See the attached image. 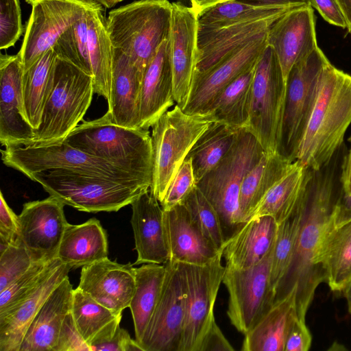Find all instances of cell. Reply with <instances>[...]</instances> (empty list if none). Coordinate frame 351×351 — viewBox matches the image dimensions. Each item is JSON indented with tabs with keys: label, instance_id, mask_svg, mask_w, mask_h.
I'll return each instance as SVG.
<instances>
[{
	"label": "cell",
	"instance_id": "e575fe53",
	"mask_svg": "<svg viewBox=\"0 0 351 351\" xmlns=\"http://www.w3.org/2000/svg\"><path fill=\"white\" fill-rule=\"evenodd\" d=\"M310 173L311 168L304 167L295 160L289 171L264 196L249 219L269 215L278 224L287 219L296 206Z\"/></svg>",
	"mask_w": 351,
	"mask_h": 351
},
{
	"label": "cell",
	"instance_id": "8fae6325",
	"mask_svg": "<svg viewBox=\"0 0 351 351\" xmlns=\"http://www.w3.org/2000/svg\"><path fill=\"white\" fill-rule=\"evenodd\" d=\"M286 94V80L274 49L267 45L254 69L249 121L245 128L265 152H278Z\"/></svg>",
	"mask_w": 351,
	"mask_h": 351
},
{
	"label": "cell",
	"instance_id": "ee69618b",
	"mask_svg": "<svg viewBox=\"0 0 351 351\" xmlns=\"http://www.w3.org/2000/svg\"><path fill=\"white\" fill-rule=\"evenodd\" d=\"M60 263L58 258L48 263H33L27 271L0 292V313L32 293Z\"/></svg>",
	"mask_w": 351,
	"mask_h": 351
},
{
	"label": "cell",
	"instance_id": "8d00e7d4",
	"mask_svg": "<svg viewBox=\"0 0 351 351\" xmlns=\"http://www.w3.org/2000/svg\"><path fill=\"white\" fill-rule=\"evenodd\" d=\"M166 269V263H145L135 267V291L129 308L138 344L158 301Z\"/></svg>",
	"mask_w": 351,
	"mask_h": 351
},
{
	"label": "cell",
	"instance_id": "91938a15",
	"mask_svg": "<svg viewBox=\"0 0 351 351\" xmlns=\"http://www.w3.org/2000/svg\"><path fill=\"white\" fill-rule=\"evenodd\" d=\"M347 23V29L351 34V0H336Z\"/></svg>",
	"mask_w": 351,
	"mask_h": 351
},
{
	"label": "cell",
	"instance_id": "277c9868",
	"mask_svg": "<svg viewBox=\"0 0 351 351\" xmlns=\"http://www.w3.org/2000/svg\"><path fill=\"white\" fill-rule=\"evenodd\" d=\"M171 3L138 0L111 10L106 28L114 48L123 51L141 77L161 43L169 39Z\"/></svg>",
	"mask_w": 351,
	"mask_h": 351
},
{
	"label": "cell",
	"instance_id": "d4e9b609",
	"mask_svg": "<svg viewBox=\"0 0 351 351\" xmlns=\"http://www.w3.org/2000/svg\"><path fill=\"white\" fill-rule=\"evenodd\" d=\"M71 269L60 263L32 293L0 313V351L20 350L31 322L51 293L68 276Z\"/></svg>",
	"mask_w": 351,
	"mask_h": 351
},
{
	"label": "cell",
	"instance_id": "3957f363",
	"mask_svg": "<svg viewBox=\"0 0 351 351\" xmlns=\"http://www.w3.org/2000/svg\"><path fill=\"white\" fill-rule=\"evenodd\" d=\"M64 141L152 184L153 152L149 130L117 125L106 113L94 120H83Z\"/></svg>",
	"mask_w": 351,
	"mask_h": 351
},
{
	"label": "cell",
	"instance_id": "6da1fadb",
	"mask_svg": "<svg viewBox=\"0 0 351 351\" xmlns=\"http://www.w3.org/2000/svg\"><path fill=\"white\" fill-rule=\"evenodd\" d=\"M347 153V147L343 143L319 169L311 168L302 195V222L294 255L276 289L274 302L297 287L296 312L303 319H306L316 289L324 281L319 253L343 190L342 175Z\"/></svg>",
	"mask_w": 351,
	"mask_h": 351
},
{
	"label": "cell",
	"instance_id": "1f68e13d",
	"mask_svg": "<svg viewBox=\"0 0 351 351\" xmlns=\"http://www.w3.org/2000/svg\"><path fill=\"white\" fill-rule=\"evenodd\" d=\"M319 263L332 291H342L351 280V221L335 225L333 215L324 233Z\"/></svg>",
	"mask_w": 351,
	"mask_h": 351
},
{
	"label": "cell",
	"instance_id": "816d5d0a",
	"mask_svg": "<svg viewBox=\"0 0 351 351\" xmlns=\"http://www.w3.org/2000/svg\"><path fill=\"white\" fill-rule=\"evenodd\" d=\"M312 343V336L306 324V319L296 313L290 324L284 351H307Z\"/></svg>",
	"mask_w": 351,
	"mask_h": 351
},
{
	"label": "cell",
	"instance_id": "836d02e7",
	"mask_svg": "<svg viewBox=\"0 0 351 351\" xmlns=\"http://www.w3.org/2000/svg\"><path fill=\"white\" fill-rule=\"evenodd\" d=\"M88 45L95 93L108 101L111 86L114 47L100 3L88 10Z\"/></svg>",
	"mask_w": 351,
	"mask_h": 351
},
{
	"label": "cell",
	"instance_id": "2e32d148",
	"mask_svg": "<svg viewBox=\"0 0 351 351\" xmlns=\"http://www.w3.org/2000/svg\"><path fill=\"white\" fill-rule=\"evenodd\" d=\"M64 206L53 195L23 204L19 215V237L33 263H48L57 258L68 223Z\"/></svg>",
	"mask_w": 351,
	"mask_h": 351
},
{
	"label": "cell",
	"instance_id": "603a6c76",
	"mask_svg": "<svg viewBox=\"0 0 351 351\" xmlns=\"http://www.w3.org/2000/svg\"><path fill=\"white\" fill-rule=\"evenodd\" d=\"M131 224L137 258L134 265L165 264L170 254L163 221V209L150 189L141 193L132 203Z\"/></svg>",
	"mask_w": 351,
	"mask_h": 351
},
{
	"label": "cell",
	"instance_id": "30bf717a",
	"mask_svg": "<svg viewBox=\"0 0 351 351\" xmlns=\"http://www.w3.org/2000/svg\"><path fill=\"white\" fill-rule=\"evenodd\" d=\"M3 163L27 178L37 173L62 169L140 184H151L100 158L70 145L64 141L21 146L1 150Z\"/></svg>",
	"mask_w": 351,
	"mask_h": 351
},
{
	"label": "cell",
	"instance_id": "6125c7cd",
	"mask_svg": "<svg viewBox=\"0 0 351 351\" xmlns=\"http://www.w3.org/2000/svg\"><path fill=\"white\" fill-rule=\"evenodd\" d=\"M341 292L343 293L346 299L348 312L351 314V280L348 282Z\"/></svg>",
	"mask_w": 351,
	"mask_h": 351
},
{
	"label": "cell",
	"instance_id": "7bdbcfd3",
	"mask_svg": "<svg viewBox=\"0 0 351 351\" xmlns=\"http://www.w3.org/2000/svg\"><path fill=\"white\" fill-rule=\"evenodd\" d=\"M88 10L60 36L53 49L57 57L73 63L92 75L88 45Z\"/></svg>",
	"mask_w": 351,
	"mask_h": 351
},
{
	"label": "cell",
	"instance_id": "ab89813d",
	"mask_svg": "<svg viewBox=\"0 0 351 351\" xmlns=\"http://www.w3.org/2000/svg\"><path fill=\"white\" fill-rule=\"evenodd\" d=\"M241 129L215 121L197 139L186 156L192 160L196 183L223 158L236 142Z\"/></svg>",
	"mask_w": 351,
	"mask_h": 351
},
{
	"label": "cell",
	"instance_id": "f5cc1de1",
	"mask_svg": "<svg viewBox=\"0 0 351 351\" xmlns=\"http://www.w3.org/2000/svg\"><path fill=\"white\" fill-rule=\"evenodd\" d=\"M91 351H143L138 343L132 339L128 332L119 326L110 339L90 346Z\"/></svg>",
	"mask_w": 351,
	"mask_h": 351
},
{
	"label": "cell",
	"instance_id": "f1b7e54d",
	"mask_svg": "<svg viewBox=\"0 0 351 351\" xmlns=\"http://www.w3.org/2000/svg\"><path fill=\"white\" fill-rule=\"evenodd\" d=\"M73 291L67 276L51 293L31 322L19 351H53L62 323L71 309Z\"/></svg>",
	"mask_w": 351,
	"mask_h": 351
},
{
	"label": "cell",
	"instance_id": "74e56055",
	"mask_svg": "<svg viewBox=\"0 0 351 351\" xmlns=\"http://www.w3.org/2000/svg\"><path fill=\"white\" fill-rule=\"evenodd\" d=\"M292 7L256 6L229 0L206 8L197 12V29H213L244 23L275 21Z\"/></svg>",
	"mask_w": 351,
	"mask_h": 351
},
{
	"label": "cell",
	"instance_id": "f6af8a7d",
	"mask_svg": "<svg viewBox=\"0 0 351 351\" xmlns=\"http://www.w3.org/2000/svg\"><path fill=\"white\" fill-rule=\"evenodd\" d=\"M182 204L197 221L206 236L219 250L223 251L226 241L219 216L197 186Z\"/></svg>",
	"mask_w": 351,
	"mask_h": 351
},
{
	"label": "cell",
	"instance_id": "60d3db41",
	"mask_svg": "<svg viewBox=\"0 0 351 351\" xmlns=\"http://www.w3.org/2000/svg\"><path fill=\"white\" fill-rule=\"evenodd\" d=\"M255 66L226 86L205 112L215 121L237 128H246L249 121Z\"/></svg>",
	"mask_w": 351,
	"mask_h": 351
},
{
	"label": "cell",
	"instance_id": "f546056e",
	"mask_svg": "<svg viewBox=\"0 0 351 351\" xmlns=\"http://www.w3.org/2000/svg\"><path fill=\"white\" fill-rule=\"evenodd\" d=\"M294 286L276 300L254 326L245 335L242 351H284L288 330L296 312Z\"/></svg>",
	"mask_w": 351,
	"mask_h": 351
},
{
	"label": "cell",
	"instance_id": "9f6ffc18",
	"mask_svg": "<svg viewBox=\"0 0 351 351\" xmlns=\"http://www.w3.org/2000/svg\"><path fill=\"white\" fill-rule=\"evenodd\" d=\"M351 221V193L346 194L343 190L333 213V222L341 225Z\"/></svg>",
	"mask_w": 351,
	"mask_h": 351
},
{
	"label": "cell",
	"instance_id": "5b68a950",
	"mask_svg": "<svg viewBox=\"0 0 351 351\" xmlns=\"http://www.w3.org/2000/svg\"><path fill=\"white\" fill-rule=\"evenodd\" d=\"M264 152L256 138L241 128L223 158L196 184L215 209L226 243L243 224L240 223L239 210L241 184Z\"/></svg>",
	"mask_w": 351,
	"mask_h": 351
},
{
	"label": "cell",
	"instance_id": "d590c367",
	"mask_svg": "<svg viewBox=\"0 0 351 351\" xmlns=\"http://www.w3.org/2000/svg\"><path fill=\"white\" fill-rule=\"evenodd\" d=\"M71 312L78 331L90 346L112 338L122 317L117 315L77 287L73 291Z\"/></svg>",
	"mask_w": 351,
	"mask_h": 351
},
{
	"label": "cell",
	"instance_id": "bcb514c9",
	"mask_svg": "<svg viewBox=\"0 0 351 351\" xmlns=\"http://www.w3.org/2000/svg\"><path fill=\"white\" fill-rule=\"evenodd\" d=\"M32 264L21 240L0 250V292L21 276Z\"/></svg>",
	"mask_w": 351,
	"mask_h": 351
},
{
	"label": "cell",
	"instance_id": "4fadbf2b",
	"mask_svg": "<svg viewBox=\"0 0 351 351\" xmlns=\"http://www.w3.org/2000/svg\"><path fill=\"white\" fill-rule=\"evenodd\" d=\"M273 249L274 245L259 263L248 269L225 267L222 282L229 295L227 315L232 325L244 335L274 303L270 286Z\"/></svg>",
	"mask_w": 351,
	"mask_h": 351
},
{
	"label": "cell",
	"instance_id": "4dcf8cb0",
	"mask_svg": "<svg viewBox=\"0 0 351 351\" xmlns=\"http://www.w3.org/2000/svg\"><path fill=\"white\" fill-rule=\"evenodd\" d=\"M108 244L106 230L96 218L83 223H67L57 258L71 269L88 265L108 258Z\"/></svg>",
	"mask_w": 351,
	"mask_h": 351
},
{
	"label": "cell",
	"instance_id": "f35d334b",
	"mask_svg": "<svg viewBox=\"0 0 351 351\" xmlns=\"http://www.w3.org/2000/svg\"><path fill=\"white\" fill-rule=\"evenodd\" d=\"M56 58L57 56L51 48L23 72L24 114L27 121L34 130L40 124L43 108L52 89Z\"/></svg>",
	"mask_w": 351,
	"mask_h": 351
},
{
	"label": "cell",
	"instance_id": "c3c4849f",
	"mask_svg": "<svg viewBox=\"0 0 351 351\" xmlns=\"http://www.w3.org/2000/svg\"><path fill=\"white\" fill-rule=\"evenodd\" d=\"M196 180L190 158H186L169 185L160 202L164 210L182 204L196 186Z\"/></svg>",
	"mask_w": 351,
	"mask_h": 351
},
{
	"label": "cell",
	"instance_id": "11a10c76",
	"mask_svg": "<svg viewBox=\"0 0 351 351\" xmlns=\"http://www.w3.org/2000/svg\"><path fill=\"white\" fill-rule=\"evenodd\" d=\"M234 350L215 319L203 338L199 351H233Z\"/></svg>",
	"mask_w": 351,
	"mask_h": 351
},
{
	"label": "cell",
	"instance_id": "484cf974",
	"mask_svg": "<svg viewBox=\"0 0 351 351\" xmlns=\"http://www.w3.org/2000/svg\"><path fill=\"white\" fill-rule=\"evenodd\" d=\"M274 21L244 23L213 29H197L195 75L204 73L260 35Z\"/></svg>",
	"mask_w": 351,
	"mask_h": 351
},
{
	"label": "cell",
	"instance_id": "cb8c5ba5",
	"mask_svg": "<svg viewBox=\"0 0 351 351\" xmlns=\"http://www.w3.org/2000/svg\"><path fill=\"white\" fill-rule=\"evenodd\" d=\"M169 40H164L147 64L139 96V128L149 130L175 106Z\"/></svg>",
	"mask_w": 351,
	"mask_h": 351
},
{
	"label": "cell",
	"instance_id": "52a82bcc",
	"mask_svg": "<svg viewBox=\"0 0 351 351\" xmlns=\"http://www.w3.org/2000/svg\"><path fill=\"white\" fill-rule=\"evenodd\" d=\"M215 119L210 112L189 114L177 104L152 126L153 176L150 191L162 202L189 151Z\"/></svg>",
	"mask_w": 351,
	"mask_h": 351
},
{
	"label": "cell",
	"instance_id": "83f0119b",
	"mask_svg": "<svg viewBox=\"0 0 351 351\" xmlns=\"http://www.w3.org/2000/svg\"><path fill=\"white\" fill-rule=\"evenodd\" d=\"M142 77L130 58L113 49V62L108 110L111 121L129 128H139V96Z\"/></svg>",
	"mask_w": 351,
	"mask_h": 351
},
{
	"label": "cell",
	"instance_id": "be15d7a7",
	"mask_svg": "<svg viewBox=\"0 0 351 351\" xmlns=\"http://www.w3.org/2000/svg\"><path fill=\"white\" fill-rule=\"evenodd\" d=\"M95 1L106 8H110L117 3L116 0H95Z\"/></svg>",
	"mask_w": 351,
	"mask_h": 351
},
{
	"label": "cell",
	"instance_id": "7c38bea8",
	"mask_svg": "<svg viewBox=\"0 0 351 351\" xmlns=\"http://www.w3.org/2000/svg\"><path fill=\"white\" fill-rule=\"evenodd\" d=\"M223 253L204 265L178 263L185 293V317L180 351H199L215 320L214 306L222 282Z\"/></svg>",
	"mask_w": 351,
	"mask_h": 351
},
{
	"label": "cell",
	"instance_id": "9a60e30c",
	"mask_svg": "<svg viewBox=\"0 0 351 351\" xmlns=\"http://www.w3.org/2000/svg\"><path fill=\"white\" fill-rule=\"evenodd\" d=\"M160 295L139 345L143 351H180L185 293L179 263H166Z\"/></svg>",
	"mask_w": 351,
	"mask_h": 351
},
{
	"label": "cell",
	"instance_id": "4316f807",
	"mask_svg": "<svg viewBox=\"0 0 351 351\" xmlns=\"http://www.w3.org/2000/svg\"><path fill=\"white\" fill-rule=\"evenodd\" d=\"M277 227L276 220L269 215L244 222L225 244V267L245 269L259 263L274 244Z\"/></svg>",
	"mask_w": 351,
	"mask_h": 351
},
{
	"label": "cell",
	"instance_id": "f907efd6",
	"mask_svg": "<svg viewBox=\"0 0 351 351\" xmlns=\"http://www.w3.org/2000/svg\"><path fill=\"white\" fill-rule=\"evenodd\" d=\"M19 215L7 204L0 193V250L18 242L20 239Z\"/></svg>",
	"mask_w": 351,
	"mask_h": 351
},
{
	"label": "cell",
	"instance_id": "ac0fdd59",
	"mask_svg": "<svg viewBox=\"0 0 351 351\" xmlns=\"http://www.w3.org/2000/svg\"><path fill=\"white\" fill-rule=\"evenodd\" d=\"M267 32L204 73L195 75L189 99L182 110L189 114L205 113L213 101L226 86L256 66L267 45Z\"/></svg>",
	"mask_w": 351,
	"mask_h": 351
},
{
	"label": "cell",
	"instance_id": "03108f58",
	"mask_svg": "<svg viewBox=\"0 0 351 351\" xmlns=\"http://www.w3.org/2000/svg\"><path fill=\"white\" fill-rule=\"evenodd\" d=\"M38 1V0H25V1H26L27 3H28L31 4V5H32V3H34L35 1Z\"/></svg>",
	"mask_w": 351,
	"mask_h": 351
},
{
	"label": "cell",
	"instance_id": "5bb4252c",
	"mask_svg": "<svg viewBox=\"0 0 351 351\" xmlns=\"http://www.w3.org/2000/svg\"><path fill=\"white\" fill-rule=\"evenodd\" d=\"M94 5L71 0H38L32 3L18 53L23 72L53 48L60 36Z\"/></svg>",
	"mask_w": 351,
	"mask_h": 351
},
{
	"label": "cell",
	"instance_id": "ffe728a7",
	"mask_svg": "<svg viewBox=\"0 0 351 351\" xmlns=\"http://www.w3.org/2000/svg\"><path fill=\"white\" fill-rule=\"evenodd\" d=\"M108 258L82 267L79 289L114 314L129 308L136 287L135 267Z\"/></svg>",
	"mask_w": 351,
	"mask_h": 351
},
{
	"label": "cell",
	"instance_id": "d6a6232c",
	"mask_svg": "<svg viewBox=\"0 0 351 351\" xmlns=\"http://www.w3.org/2000/svg\"><path fill=\"white\" fill-rule=\"evenodd\" d=\"M293 162L278 152H264L258 162L246 174L241 184L239 197L241 223L249 219L264 196L289 171Z\"/></svg>",
	"mask_w": 351,
	"mask_h": 351
},
{
	"label": "cell",
	"instance_id": "e7e4bbea",
	"mask_svg": "<svg viewBox=\"0 0 351 351\" xmlns=\"http://www.w3.org/2000/svg\"><path fill=\"white\" fill-rule=\"evenodd\" d=\"M75 1L87 5H94L98 3L95 0H71Z\"/></svg>",
	"mask_w": 351,
	"mask_h": 351
},
{
	"label": "cell",
	"instance_id": "7dc6e473",
	"mask_svg": "<svg viewBox=\"0 0 351 351\" xmlns=\"http://www.w3.org/2000/svg\"><path fill=\"white\" fill-rule=\"evenodd\" d=\"M23 32L19 0H0V49L13 46Z\"/></svg>",
	"mask_w": 351,
	"mask_h": 351
},
{
	"label": "cell",
	"instance_id": "ba28073f",
	"mask_svg": "<svg viewBox=\"0 0 351 351\" xmlns=\"http://www.w3.org/2000/svg\"><path fill=\"white\" fill-rule=\"evenodd\" d=\"M29 179L65 205L94 213L118 211L150 189L137 184L62 169L37 173Z\"/></svg>",
	"mask_w": 351,
	"mask_h": 351
},
{
	"label": "cell",
	"instance_id": "7a4b0ae2",
	"mask_svg": "<svg viewBox=\"0 0 351 351\" xmlns=\"http://www.w3.org/2000/svg\"><path fill=\"white\" fill-rule=\"evenodd\" d=\"M350 123L351 75L330 63L324 71L296 160L304 167L319 169L343 143Z\"/></svg>",
	"mask_w": 351,
	"mask_h": 351
},
{
	"label": "cell",
	"instance_id": "d6986e66",
	"mask_svg": "<svg viewBox=\"0 0 351 351\" xmlns=\"http://www.w3.org/2000/svg\"><path fill=\"white\" fill-rule=\"evenodd\" d=\"M23 75L19 53L1 54L0 142L5 147L31 145L34 137L24 114Z\"/></svg>",
	"mask_w": 351,
	"mask_h": 351
},
{
	"label": "cell",
	"instance_id": "44dd1931",
	"mask_svg": "<svg viewBox=\"0 0 351 351\" xmlns=\"http://www.w3.org/2000/svg\"><path fill=\"white\" fill-rule=\"evenodd\" d=\"M267 43L276 52L287 80L293 64L318 47L313 8H295L275 21L267 32Z\"/></svg>",
	"mask_w": 351,
	"mask_h": 351
},
{
	"label": "cell",
	"instance_id": "b9f144b4",
	"mask_svg": "<svg viewBox=\"0 0 351 351\" xmlns=\"http://www.w3.org/2000/svg\"><path fill=\"white\" fill-rule=\"evenodd\" d=\"M302 195L291 214L278 224L270 266V286L274 298L276 289L287 273L294 255L302 222Z\"/></svg>",
	"mask_w": 351,
	"mask_h": 351
},
{
	"label": "cell",
	"instance_id": "7402d4cb",
	"mask_svg": "<svg viewBox=\"0 0 351 351\" xmlns=\"http://www.w3.org/2000/svg\"><path fill=\"white\" fill-rule=\"evenodd\" d=\"M163 211L169 261L204 265L223 253L206 236L182 204Z\"/></svg>",
	"mask_w": 351,
	"mask_h": 351
},
{
	"label": "cell",
	"instance_id": "681fc988",
	"mask_svg": "<svg viewBox=\"0 0 351 351\" xmlns=\"http://www.w3.org/2000/svg\"><path fill=\"white\" fill-rule=\"evenodd\" d=\"M53 351H91L90 346L78 331L71 311L62 323Z\"/></svg>",
	"mask_w": 351,
	"mask_h": 351
},
{
	"label": "cell",
	"instance_id": "9c48e42d",
	"mask_svg": "<svg viewBox=\"0 0 351 351\" xmlns=\"http://www.w3.org/2000/svg\"><path fill=\"white\" fill-rule=\"evenodd\" d=\"M330 63L318 46L294 64L287 75L278 152L291 162L297 160L324 71Z\"/></svg>",
	"mask_w": 351,
	"mask_h": 351
},
{
	"label": "cell",
	"instance_id": "e0dca14e",
	"mask_svg": "<svg viewBox=\"0 0 351 351\" xmlns=\"http://www.w3.org/2000/svg\"><path fill=\"white\" fill-rule=\"evenodd\" d=\"M197 12L180 3H171L169 40L173 91L182 110L191 92L197 62Z\"/></svg>",
	"mask_w": 351,
	"mask_h": 351
},
{
	"label": "cell",
	"instance_id": "8992f818",
	"mask_svg": "<svg viewBox=\"0 0 351 351\" xmlns=\"http://www.w3.org/2000/svg\"><path fill=\"white\" fill-rule=\"evenodd\" d=\"M94 93L92 75L57 57L52 89L31 145L64 141L83 121Z\"/></svg>",
	"mask_w": 351,
	"mask_h": 351
},
{
	"label": "cell",
	"instance_id": "db71d44e",
	"mask_svg": "<svg viewBox=\"0 0 351 351\" xmlns=\"http://www.w3.org/2000/svg\"><path fill=\"white\" fill-rule=\"evenodd\" d=\"M322 18L330 24L347 29V23L336 0H308Z\"/></svg>",
	"mask_w": 351,
	"mask_h": 351
},
{
	"label": "cell",
	"instance_id": "680465c9",
	"mask_svg": "<svg viewBox=\"0 0 351 351\" xmlns=\"http://www.w3.org/2000/svg\"><path fill=\"white\" fill-rule=\"evenodd\" d=\"M343 193L346 194L351 193V149L348 152L346 156L343 175Z\"/></svg>",
	"mask_w": 351,
	"mask_h": 351
},
{
	"label": "cell",
	"instance_id": "94428289",
	"mask_svg": "<svg viewBox=\"0 0 351 351\" xmlns=\"http://www.w3.org/2000/svg\"><path fill=\"white\" fill-rule=\"evenodd\" d=\"M192 8L197 12H199L200 10L212 6L215 4H217L220 2L229 1V0H190Z\"/></svg>",
	"mask_w": 351,
	"mask_h": 351
},
{
	"label": "cell",
	"instance_id": "6f0895ef",
	"mask_svg": "<svg viewBox=\"0 0 351 351\" xmlns=\"http://www.w3.org/2000/svg\"><path fill=\"white\" fill-rule=\"evenodd\" d=\"M237 1L256 5L267 7L298 8L310 5L308 0H236Z\"/></svg>",
	"mask_w": 351,
	"mask_h": 351
},
{
	"label": "cell",
	"instance_id": "003e7915",
	"mask_svg": "<svg viewBox=\"0 0 351 351\" xmlns=\"http://www.w3.org/2000/svg\"><path fill=\"white\" fill-rule=\"evenodd\" d=\"M117 1V3H119L120 1H122L123 0H116Z\"/></svg>",
	"mask_w": 351,
	"mask_h": 351
}]
</instances>
